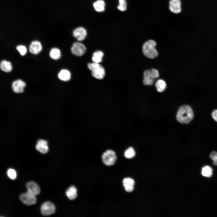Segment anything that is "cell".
Returning <instances> with one entry per match:
<instances>
[{"instance_id": "obj_10", "label": "cell", "mask_w": 217, "mask_h": 217, "mask_svg": "<svg viewBox=\"0 0 217 217\" xmlns=\"http://www.w3.org/2000/svg\"><path fill=\"white\" fill-rule=\"evenodd\" d=\"M169 9L175 14H178L181 11V2L180 0H170L169 2Z\"/></svg>"}, {"instance_id": "obj_19", "label": "cell", "mask_w": 217, "mask_h": 217, "mask_svg": "<svg viewBox=\"0 0 217 217\" xmlns=\"http://www.w3.org/2000/svg\"><path fill=\"white\" fill-rule=\"evenodd\" d=\"M71 77L70 72L68 70L64 69L61 70L58 74L59 79L64 81H67L70 80Z\"/></svg>"}, {"instance_id": "obj_16", "label": "cell", "mask_w": 217, "mask_h": 217, "mask_svg": "<svg viewBox=\"0 0 217 217\" xmlns=\"http://www.w3.org/2000/svg\"><path fill=\"white\" fill-rule=\"evenodd\" d=\"M66 194L69 200H74L77 196V190L75 186H71L67 190Z\"/></svg>"}, {"instance_id": "obj_4", "label": "cell", "mask_w": 217, "mask_h": 217, "mask_svg": "<svg viewBox=\"0 0 217 217\" xmlns=\"http://www.w3.org/2000/svg\"><path fill=\"white\" fill-rule=\"evenodd\" d=\"M89 69L92 71V75L99 79H102L105 74L104 68L99 63L93 62L88 64Z\"/></svg>"}, {"instance_id": "obj_27", "label": "cell", "mask_w": 217, "mask_h": 217, "mask_svg": "<svg viewBox=\"0 0 217 217\" xmlns=\"http://www.w3.org/2000/svg\"><path fill=\"white\" fill-rule=\"evenodd\" d=\"M7 175L9 178L14 179L16 176V174L15 171L12 169H9L7 171Z\"/></svg>"}, {"instance_id": "obj_28", "label": "cell", "mask_w": 217, "mask_h": 217, "mask_svg": "<svg viewBox=\"0 0 217 217\" xmlns=\"http://www.w3.org/2000/svg\"><path fill=\"white\" fill-rule=\"evenodd\" d=\"M209 157L213 161L217 160V152L213 151L210 154Z\"/></svg>"}, {"instance_id": "obj_13", "label": "cell", "mask_w": 217, "mask_h": 217, "mask_svg": "<svg viewBox=\"0 0 217 217\" xmlns=\"http://www.w3.org/2000/svg\"><path fill=\"white\" fill-rule=\"evenodd\" d=\"M26 186L28 192L36 196L40 192V188L38 185L35 182L30 181L27 183Z\"/></svg>"}, {"instance_id": "obj_5", "label": "cell", "mask_w": 217, "mask_h": 217, "mask_svg": "<svg viewBox=\"0 0 217 217\" xmlns=\"http://www.w3.org/2000/svg\"><path fill=\"white\" fill-rule=\"evenodd\" d=\"M103 163L107 166H111L116 162L117 156L115 152L111 150H108L103 153L102 156Z\"/></svg>"}, {"instance_id": "obj_24", "label": "cell", "mask_w": 217, "mask_h": 217, "mask_svg": "<svg viewBox=\"0 0 217 217\" xmlns=\"http://www.w3.org/2000/svg\"><path fill=\"white\" fill-rule=\"evenodd\" d=\"M135 155V151L134 149L131 147H129L124 153V156L127 159H131L134 157Z\"/></svg>"}, {"instance_id": "obj_12", "label": "cell", "mask_w": 217, "mask_h": 217, "mask_svg": "<svg viewBox=\"0 0 217 217\" xmlns=\"http://www.w3.org/2000/svg\"><path fill=\"white\" fill-rule=\"evenodd\" d=\"M30 52L33 54H37L42 50V47L41 43L37 40L33 41L29 46Z\"/></svg>"}, {"instance_id": "obj_18", "label": "cell", "mask_w": 217, "mask_h": 217, "mask_svg": "<svg viewBox=\"0 0 217 217\" xmlns=\"http://www.w3.org/2000/svg\"><path fill=\"white\" fill-rule=\"evenodd\" d=\"M155 86L158 92H162L165 90L167 84L166 82L163 80L159 79L155 82Z\"/></svg>"}, {"instance_id": "obj_17", "label": "cell", "mask_w": 217, "mask_h": 217, "mask_svg": "<svg viewBox=\"0 0 217 217\" xmlns=\"http://www.w3.org/2000/svg\"><path fill=\"white\" fill-rule=\"evenodd\" d=\"M95 10L98 12H102L105 10V3L103 0H97L93 4Z\"/></svg>"}, {"instance_id": "obj_3", "label": "cell", "mask_w": 217, "mask_h": 217, "mask_svg": "<svg viewBox=\"0 0 217 217\" xmlns=\"http://www.w3.org/2000/svg\"><path fill=\"white\" fill-rule=\"evenodd\" d=\"M159 77V72L157 69L152 68L146 70L143 73V83L146 86L152 85Z\"/></svg>"}, {"instance_id": "obj_9", "label": "cell", "mask_w": 217, "mask_h": 217, "mask_svg": "<svg viewBox=\"0 0 217 217\" xmlns=\"http://www.w3.org/2000/svg\"><path fill=\"white\" fill-rule=\"evenodd\" d=\"M73 36L78 41L83 40L87 35L86 30L83 27H79L75 29L73 32Z\"/></svg>"}, {"instance_id": "obj_7", "label": "cell", "mask_w": 217, "mask_h": 217, "mask_svg": "<svg viewBox=\"0 0 217 217\" xmlns=\"http://www.w3.org/2000/svg\"><path fill=\"white\" fill-rule=\"evenodd\" d=\"M55 210L54 205L50 202H45L41 207V212L44 215H49L53 214Z\"/></svg>"}, {"instance_id": "obj_14", "label": "cell", "mask_w": 217, "mask_h": 217, "mask_svg": "<svg viewBox=\"0 0 217 217\" xmlns=\"http://www.w3.org/2000/svg\"><path fill=\"white\" fill-rule=\"evenodd\" d=\"M36 148L37 150L42 154L46 153L49 150L47 142L43 140H39L36 145Z\"/></svg>"}, {"instance_id": "obj_2", "label": "cell", "mask_w": 217, "mask_h": 217, "mask_svg": "<svg viewBox=\"0 0 217 217\" xmlns=\"http://www.w3.org/2000/svg\"><path fill=\"white\" fill-rule=\"evenodd\" d=\"M157 43L152 39L145 42L142 46V51L143 55L149 59H154L158 56V52L156 47Z\"/></svg>"}, {"instance_id": "obj_29", "label": "cell", "mask_w": 217, "mask_h": 217, "mask_svg": "<svg viewBox=\"0 0 217 217\" xmlns=\"http://www.w3.org/2000/svg\"><path fill=\"white\" fill-rule=\"evenodd\" d=\"M212 116L215 121L217 122V109L215 110L212 112Z\"/></svg>"}, {"instance_id": "obj_15", "label": "cell", "mask_w": 217, "mask_h": 217, "mask_svg": "<svg viewBox=\"0 0 217 217\" xmlns=\"http://www.w3.org/2000/svg\"><path fill=\"white\" fill-rule=\"evenodd\" d=\"M123 184L125 190L127 192H131L134 189V181L130 178H125L123 181Z\"/></svg>"}, {"instance_id": "obj_23", "label": "cell", "mask_w": 217, "mask_h": 217, "mask_svg": "<svg viewBox=\"0 0 217 217\" xmlns=\"http://www.w3.org/2000/svg\"><path fill=\"white\" fill-rule=\"evenodd\" d=\"M201 173L204 176L210 177L212 174V169L209 166H204L202 168Z\"/></svg>"}, {"instance_id": "obj_26", "label": "cell", "mask_w": 217, "mask_h": 217, "mask_svg": "<svg viewBox=\"0 0 217 217\" xmlns=\"http://www.w3.org/2000/svg\"><path fill=\"white\" fill-rule=\"evenodd\" d=\"M16 49L21 55H25L27 52L26 47L23 45H20L16 47Z\"/></svg>"}, {"instance_id": "obj_20", "label": "cell", "mask_w": 217, "mask_h": 217, "mask_svg": "<svg viewBox=\"0 0 217 217\" xmlns=\"http://www.w3.org/2000/svg\"><path fill=\"white\" fill-rule=\"evenodd\" d=\"M0 66L2 71L6 72L11 71L12 68L11 62L5 60H3L1 61Z\"/></svg>"}, {"instance_id": "obj_1", "label": "cell", "mask_w": 217, "mask_h": 217, "mask_svg": "<svg viewBox=\"0 0 217 217\" xmlns=\"http://www.w3.org/2000/svg\"><path fill=\"white\" fill-rule=\"evenodd\" d=\"M193 113L191 107L188 105H185L180 107L177 112L176 118L179 122L182 124H188L193 118Z\"/></svg>"}, {"instance_id": "obj_25", "label": "cell", "mask_w": 217, "mask_h": 217, "mask_svg": "<svg viewBox=\"0 0 217 217\" xmlns=\"http://www.w3.org/2000/svg\"><path fill=\"white\" fill-rule=\"evenodd\" d=\"M119 4L118 9L121 11H124L127 8V2L126 0H118Z\"/></svg>"}, {"instance_id": "obj_21", "label": "cell", "mask_w": 217, "mask_h": 217, "mask_svg": "<svg viewBox=\"0 0 217 217\" xmlns=\"http://www.w3.org/2000/svg\"><path fill=\"white\" fill-rule=\"evenodd\" d=\"M49 55L53 59L56 60L61 57V52L60 50L56 48H52L50 51Z\"/></svg>"}, {"instance_id": "obj_6", "label": "cell", "mask_w": 217, "mask_h": 217, "mask_svg": "<svg viewBox=\"0 0 217 217\" xmlns=\"http://www.w3.org/2000/svg\"><path fill=\"white\" fill-rule=\"evenodd\" d=\"M20 199L21 201L26 205H31L36 203L35 196L28 191L20 195Z\"/></svg>"}, {"instance_id": "obj_11", "label": "cell", "mask_w": 217, "mask_h": 217, "mask_svg": "<svg viewBox=\"0 0 217 217\" xmlns=\"http://www.w3.org/2000/svg\"><path fill=\"white\" fill-rule=\"evenodd\" d=\"M26 83L25 82L20 79L14 81L12 84L13 90L16 93L23 92Z\"/></svg>"}, {"instance_id": "obj_22", "label": "cell", "mask_w": 217, "mask_h": 217, "mask_svg": "<svg viewBox=\"0 0 217 217\" xmlns=\"http://www.w3.org/2000/svg\"><path fill=\"white\" fill-rule=\"evenodd\" d=\"M103 56L104 54L102 51H97L93 53L92 59L94 62L99 63L102 61Z\"/></svg>"}, {"instance_id": "obj_8", "label": "cell", "mask_w": 217, "mask_h": 217, "mask_svg": "<svg viewBox=\"0 0 217 217\" xmlns=\"http://www.w3.org/2000/svg\"><path fill=\"white\" fill-rule=\"evenodd\" d=\"M86 50V48L83 44L80 42H75L73 44L71 51L74 55L81 56L85 53Z\"/></svg>"}]
</instances>
